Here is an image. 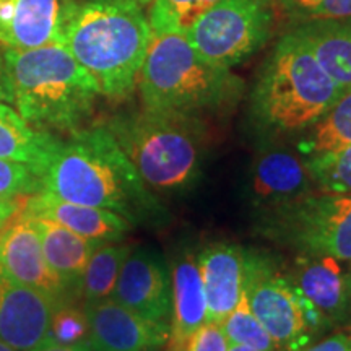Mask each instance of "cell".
I'll return each mask as SVG.
<instances>
[{"instance_id": "obj_7", "label": "cell", "mask_w": 351, "mask_h": 351, "mask_svg": "<svg viewBox=\"0 0 351 351\" xmlns=\"http://www.w3.org/2000/svg\"><path fill=\"white\" fill-rule=\"evenodd\" d=\"M243 289L254 315L280 351H300L332 330L289 274L280 271L275 258L256 249L244 251Z\"/></svg>"}, {"instance_id": "obj_3", "label": "cell", "mask_w": 351, "mask_h": 351, "mask_svg": "<svg viewBox=\"0 0 351 351\" xmlns=\"http://www.w3.org/2000/svg\"><path fill=\"white\" fill-rule=\"evenodd\" d=\"M3 54L13 104L29 125L56 135H69L86 125L101 91L64 44L3 49Z\"/></svg>"}, {"instance_id": "obj_23", "label": "cell", "mask_w": 351, "mask_h": 351, "mask_svg": "<svg viewBox=\"0 0 351 351\" xmlns=\"http://www.w3.org/2000/svg\"><path fill=\"white\" fill-rule=\"evenodd\" d=\"M351 145V90L345 91L333 106L309 129L300 134L296 152L302 158L335 152Z\"/></svg>"}, {"instance_id": "obj_14", "label": "cell", "mask_w": 351, "mask_h": 351, "mask_svg": "<svg viewBox=\"0 0 351 351\" xmlns=\"http://www.w3.org/2000/svg\"><path fill=\"white\" fill-rule=\"evenodd\" d=\"M78 0H0V46L34 49L62 44Z\"/></svg>"}, {"instance_id": "obj_26", "label": "cell", "mask_w": 351, "mask_h": 351, "mask_svg": "<svg viewBox=\"0 0 351 351\" xmlns=\"http://www.w3.org/2000/svg\"><path fill=\"white\" fill-rule=\"evenodd\" d=\"M304 163L317 192L351 194V145L304 158Z\"/></svg>"}, {"instance_id": "obj_33", "label": "cell", "mask_w": 351, "mask_h": 351, "mask_svg": "<svg viewBox=\"0 0 351 351\" xmlns=\"http://www.w3.org/2000/svg\"><path fill=\"white\" fill-rule=\"evenodd\" d=\"M0 103L13 104V91L10 73H8L5 54H3V47L0 46Z\"/></svg>"}, {"instance_id": "obj_24", "label": "cell", "mask_w": 351, "mask_h": 351, "mask_svg": "<svg viewBox=\"0 0 351 351\" xmlns=\"http://www.w3.org/2000/svg\"><path fill=\"white\" fill-rule=\"evenodd\" d=\"M130 251L132 245L124 243H106L96 249L82 276V304H93L111 298L122 263Z\"/></svg>"}, {"instance_id": "obj_5", "label": "cell", "mask_w": 351, "mask_h": 351, "mask_svg": "<svg viewBox=\"0 0 351 351\" xmlns=\"http://www.w3.org/2000/svg\"><path fill=\"white\" fill-rule=\"evenodd\" d=\"M152 192H186L200 179L207 153L204 119L137 108L104 122Z\"/></svg>"}, {"instance_id": "obj_8", "label": "cell", "mask_w": 351, "mask_h": 351, "mask_svg": "<svg viewBox=\"0 0 351 351\" xmlns=\"http://www.w3.org/2000/svg\"><path fill=\"white\" fill-rule=\"evenodd\" d=\"M263 230L300 254L332 256L351 263V194L314 192L263 215Z\"/></svg>"}, {"instance_id": "obj_25", "label": "cell", "mask_w": 351, "mask_h": 351, "mask_svg": "<svg viewBox=\"0 0 351 351\" xmlns=\"http://www.w3.org/2000/svg\"><path fill=\"white\" fill-rule=\"evenodd\" d=\"M217 2L218 0H152L147 15L152 34H186Z\"/></svg>"}, {"instance_id": "obj_29", "label": "cell", "mask_w": 351, "mask_h": 351, "mask_svg": "<svg viewBox=\"0 0 351 351\" xmlns=\"http://www.w3.org/2000/svg\"><path fill=\"white\" fill-rule=\"evenodd\" d=\"M43 191V178L32 166L0 158V202H23Z\"/></svg>"}, {"instance_id": "obj_34", "label": "cell", "mask_w": 351, "mask_h": 351, "mask_svg": "<svg viewBox=\"0 0 351 351\" xmlns=\"http://www.w3.org/2000/svg\"><path fill=\"white\" fill-rule=\"evenodd\" d=\"M280 3L285 7V10L291 13L293 16H296L298 20L301 19L302 15H306L311 8H314L320 0H278Z\"/></svg>"}, {"instance_id": "obj_12", "label": "cell", "mask_w": 351, "mask_h": 351, "mask_svg": "<svg viewBox=\"0 0 351 351\" xmlns=\"http://www.w3.org/2000/svg\"><path fill=\"white\" fill-rule=\"evenodd\" d=\"M0 267L19 283L47 298L54 307L75 302L47 263L29 218L20 212L0 232Z\"/></svg>"}, {"instance_id": "obj_15", "label": "cell", "mask_w": 351, "mask_h": 351, "mask_svg": "<svg viewBox=\"0 0 351 351\" xmlns=\"http://www.w3.org/2000/svg\"><path fill=\"white\" fill-rule=\"evenodd\" d=\"M54 304L0 267V341L16 351L46 343Z\"/></svg>"}, {"instance_id": "obj_13", "label": "cell", "mask_w": 351, "mask_h": 351, "mask_svg": "<svg viewBox=\"0 0 351 351\" xmlns=\"http://www.w3.org/2000/svg\"><path fill=\"white\" fill-rule=\"evenodd\" d=\"M82 306L90 351H163L169 345V326L132 313L111 298Z\"/></svg>"}, {"instance_id": "obj_38", "label": "cell", "mask_w": 351, "mask_h": 351, "mask_svg": "<svg viewBox=\"0 0 351 351\" xmlns=\"http://www.w3.org/2000/svg\"><path fill=\"white\" fill-rule=\"evenodd\" d=\"M130 2H134V3H137V5H140V7H148L150 5V2L152 0H130Z\"/></svg>"}, {"instance_id": "obj_21", "label": "cell", "mask_w": 351, "mask_h": 351, "mask_svg": "<svg viewBox=\"0 0 351 351\" xmlns=\"http://www.w3.org/2000/svg\"><path fill=\"white\" fill-rule=\"evenodd\" d=\"M343 91L351 90V16L302 20L293 28Z\"/></svg>"}, {"instance_id": "obj_28", "label": "cell", "mask_w": 351, "mask_h": 351, "mask_svg": "<svg viewBox=\"0 0 351 351\" xmlns=\"http://www.w3.org/2000/svg\"><path fill=\"white\" fill-rule=\"evenodd\" d=\"M46 341L62 346H85L88 341V320L83 306H78V302H69L56 307Z\"/></svg>"}, {"instance_id": "obj_39", "label": "cell", "mask_w": 351, "mask_h": 351, "mask_svg": "<svg viewBox=\"0 0 351 351\" xmlns=\"http://www.w3.org/2000/svg\"><path fill=\"white\" fill-rule=\"evenodd\" d=\"M0 351H16V350H13L12 346H8L7 343H3V341H0Z\"/></svg>"}, {"instance_id": "obj_17", "label": "cell", "mask_w": 351, "mask_h": 351, "mask_svg": "<svg viewBox=\"0 0 351 351\" xmlns=\"http://www.w3.org/2000/svg\"><path fill=\"white\" fill-rule=\"evenodd\" d=\"M171 270L169 351H184L191 337L207 322V300L199 256L191 249L176 254Z\"/></svg>"}, {"instance_id": "obj_37", "label": "cell", "mask_w": 351, "mask_h": 351, "mask_svg": "<svg viewBox=\"0 0 351 351\" xmlns=\"http://www.w3.org/2000/svg\"><path fill=\"white\" fill-rule=\"evenodd\" d=\"M228 351H258V350H254V348H251V346L230 343V346H228Z\"/></svg>"}, {"instance_id": "obj_32", "label": "cell", "mask_w": 351, "mask_h": 351, "mask_svg": "<svg viewBox=\"0 0 351 351\" xmlns=\"http://www.w3.org/2000/svg\"><path fill=\"white\" fill-rule=\"evenodd\" d=\"M300 351H351V326H343L326 339L313 341Z\"/></svg>"}, {"instance_id": "obj_22", "label": "cell", "mask_w": 351, "mask_h": 351, "mask_svg": "<svg viewBox=\"0 0 351 351\" xmlns=\"http://www.w3.org/2000/svg\"><path fill=\"white\" fill-rule=\"evenodd\" d=\"M59 138L34 129L10 104L0 103V158L32 166L43 178Z\"/></svg>"}, {"instance_id": "obj_19", "label": "cell", "mask_w": 351, "mask_h": 351, "mask_svg": "<svg viewBox=\"0 0 351 351\" xmlns=\"http://www.w3.org/2000/svg\"><path fill=\"white\" fill-rule=\"evenodd\" d=\"M244 251L238 244L213 243L197 252L207 300V320L221 324L238 304L244 283Z\"/></svg>"}, {"instance_id": "obj_31", "label": "cell", "mask_w": 351, "mask_h": 351, "mask_svg": "<svg viewBox=\"0 0 351 351\" xmlns=\"http://www.w3.org/2000/svg\"><path fill=\"white\" fill-rule=\"evenodd\" d=\"M351 16V0H320L314 8H311L302 20H317V19H345Z\"/></svg>"}, {"instance_id": "obj_1", "label": "cell", "mask_w": 351, "mask_h": 351, "mask_svg": "<svg viewBox=\"0 0 351 351\" xmlns=\"http://www.w3.org/2000/svg\"><path fill=\"white\" fill-rule=\"evenodd\" d=\"M43 191L73 204L109 210L132 226H160L166 210L104 124L59 138L43 174Z\"/></svg>"}, {"instance_id": "obj_18", "label": "cell", "mask_w": 351, "mask_h": 351, "mask_svg": "<svg viewBox=\"0 0 351 351\" xmlns=\"http://www.w3.org/2000/svg\"><path fill=\"white\" fill-rule=\"evenodd\" d=\"M20 212L26 217L49 219L83 238L101 243H122L134 228L125 218L109 210L73 204L46 191L25 199Z\"/></svg>"}, {"instance_id": "obj_16", "label": "cell", "mask_w": 351, "mask_h": 351, "mask_svg": "<svg viewBox=\"0 0 351 351\" xmlns=\"http://www.w3.org/2000/svg\"><path fill=\"white\" fill-rule=\"evenodd\" d=\"M345 263L332 256L300 254L289 271L300 291L332 328L346 326L351 315L350 269Z\"/></svg>"}, {"instance_id": "obj_2", "label": "cell", "mask_w": 351, "mask_h": 351, "mask_svg": "<svg viewBox=\"0 0 351 351\" xmlns=\"http://www.w3.org/2000/svg\"><path fill=\"white\" fill-rule=\"evenodd\" d=\"M152 36L143 7L130 0H78L62 44L95 78L101 96L124 101L137 90Z\"/></svg>"}, {"instance_id": "obj_10", "label": "cell", "mask_w": 351, "mask_h": 351, "mask_svg": "<svg viewBox=\"0 0 351 351\" xmlns=\"http://www.w3.org/2000/svg\"><path fill=\"white\" fill-rule=\"evenodd\" d=\"M111 300L153 322L171 324V270L150 245L132 247L122 263Z\"/></svg>"}, {"instance_id": "obj_20", "label": "cell", "mask_w": 351, "mask_h": 351, "mask_svg": "<svg viewBox=\"0 0 351 351\" xmlns=\"http://www.w3.org/2000/svg\"><path fill=\"white\" fill-rule=\"evenodd\" d=\"M26 218H29L39 239H41L44 256H46L51 269L56 271L60 282L67 288L70 296L75 301H80V283L86 263L96 249L106 243L83 238L77 232L49 221V219L34 217Z\"/></svg>"}, {"instance_id": "obj_35", "label": "cell", "mask_w": 351, "mask_h": 351, "mask_svg": "<svg viewBox=\"0 0 351 351\" xmlns=\"http://www.w3.org/2000/svg\"><path fill=\"white\" fill-rule=\"evenodd\" d=\"M21 205H23V202H0V232L20 212Z\"/></svg>"}, {"instance_id": "obj_11", "label": "cell", "mask_w": 351, "mask_h": 351, "mask_svg": "<svg viewBox=\"0 0 351 351\" xmlns=\"http://www.w3.org/2000/svg\"><path fill=\"white\" fill-rule=\"evenodd\" d=\"M315 186L298 152L280 145L261 148L251 166L249 197L262 215L296 204L314 194Z\"/></svg>"}, {"instance_id": "obj_30", "label": "cell", "mask_w": 351, "mask_h": 351, "mask_svg": "<svg viewBox=\"0 0 351 351\" xmlns=\"http://www.w3.org/2000/svg\"><path fill=\"white\" fill-rule=\"evenodd\" d=\"M228 346H230V341L223 332L221 324L207 320L191 337L184 351H228Z\"/></svg>"}, {"instance_id": "obj_4", "label": "cell", "mask_w": 351, "mask_h": 351, "mask_svg": "<svg viewBox=\"0 0 351 351\" xmlns=\"http://www.w3.org/2000/svg\"><path fill=\"white\" fill-rule=\"evenodd\" d=\"M343 93L291 29L261 67L251 93V117L269 137L302 134Z\"/></svg>"}, {"instance_id": "obj_27", "label": "cell", "mask_w": 351, "mask_h": 351, "mask_svg": "<svg viewBox=\"0 0 351 351\" xmlns=\"http://www.w3.org/2000/svg\"><path fill=\"white\" fill-rule=\"evenodd\" d=\"M221 328L230 343L251 346L258 351H280L269 332L254 315L244 289L238 304L221 322Z\"/></svg>"}, {"instance_id": "obj_36", "label": "cell", "mask_w": 351, "mask_h": 351, "mask_svg": "<svg viewBox=\"0 0 351 351\" xmlns=\"http://www.w3.org/2000/svg\"><path fill=\"white\" fill-rule=\"evenodd\" d=\"M32 351H90L86 346H62V345H56V343H43L38 348H34Z\"/></svg>"}, {"instance_id": "obj_6", "label": "cell", "mask_w": 351, "mask_h": 351, "mask_svg": "<svg viewBox=\"0 0 351 351\" xmlns=\"http://www.w3.org/2000/svg\"><path fill=\"white\" fill-rule=\"evenodd\" d=\"M142 108L204 119L238 103L244 83L204 60L186 34H153L137 82Z\"/></svg>"}, {"instance_id": "obj_40", "label": "cell", "mask_w": 351, "mask_h": 351, "mask_svg": "<svg viewBox=\"0 0 351 351\" xmlns=\"http://www.w3.org/2000/svg\"><path fill=\"white\" fill-rule=\"evenodd\" d=\"M348 269H350V293H351V263H348Z\"/></svg>"}, {"instance_id": "obj_9", "label": "cell", "mask_w": 351, "mask_h": 351, "mask_svg": "<svg viewBox=\"0 0 351 351\" xmlns=\"http://www.w3.org/2000/svg\"><path fill=\"white\" fill-rule=\"evenodd\" d=\"M271 26V0H218L186 38L204 60L232 69L265 46Z\"/></svg>"}]
</instances>
